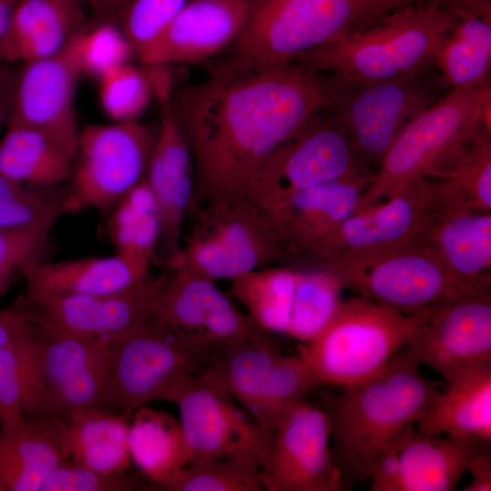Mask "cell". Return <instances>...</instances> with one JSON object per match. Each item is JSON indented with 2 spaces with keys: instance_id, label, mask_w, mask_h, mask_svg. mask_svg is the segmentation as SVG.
<instances>
[{
  "instance_id": "obj_1",
  "label": "cell",
  "mask_w": 491,
  "mask_h": 491,
  "mask_svg": "<svg viewBox=\"0 0 491 491\" xmlns=\"http://www.w3.org/2000/svg\"><path fill=\"white\" fill-rule=\"evenodd\" d=\"M338 87L331 75L298 63L230 60L205 81L173 89L171 104L201 184L234 195L249 192L275 151L330 108Z\"/></svg>"
},
{
  "instance_id": "obj_2",
  "label": "cell",
  "mask_w": 491,
  "mask_h": 491,
  "mask_svg": "<svg viewBox=\"0 0 491 491\" xmlns=\"http://www.w3.org/2000/svg\"><path fill=\"white\" fill-rule=\"evenodd\" d=\"M405 348L374 377L322 396L332 429V448L346 487L369 478L379 452L414 425L441 391Z\"/></svg>"
},
{
  "instance_id": "obj_3",
  "label": "cell",
  "mask_w": 491,
  "mask_h": 491,
  "mask_svg": "<svg viewBox=\"0 0 491 491\" xmlns=\"http://www.w3.org/2000/svg\"><path fill=\"white\" fill-rule=\"evenodd\" d=\"M456 19L454 10L442 0L408 5L355 26L295 63L327 74L339 85L371 83L412 73L433 65Z\"/></svg>"
},
{
  "instance_id": "obj_4",
  "label": "cell",
  "mask_w": 491,
  "mask_h": 491,
  "mask_svg": "<svg viewBox=\"0 0 491 491\" xmlns=\"http://www.w3.org/2000/svg\"><path fill=\"white\" fill-rule=\"evenodd\" d=\"M490 116V80L449 89L399 133L374 172L357 210L414 181L453 175L478 127L491 129Z\"/></svg>"
},
{
  "instance_id": "obj_5",
  "label": "cell",
  "mask_w": 491,
  "mask_h": 491,
  "mask_svg": "<svg viewBox=\"0 0 491 491\" xmlns=\"http://www.w3.org/2000/svg\"><path fill=\"white\" fill-rule=\"evenodd\" d=\"M424 309L406 315L362 296L342 300L326 327L298 346L318 386L341 388L382 372L416 334Z\"/></svg>"
},
{
  "instance_id": "obj_6",
  "label": "cell",
  "mask_w": 491,
  "mask_h": 491,
  "mask_svg": "<svg viewBox=\"0 0 491 491\" xmlns=\"http://www.w3.org/2000/svg\"><path fill=\"white\" fill-rule=\"evenodd\" d=\"M105 338L116 408L129 416L151 401H165L177 383L205 370L216 344L186 336L152 313Z\"/></svg>"
},
{
  "instance_id": "obj_7",
  "label": "cell",
  "mask_w": 491,
  "mask_h": 491,
  "mask_svg": "<svg viewBox=\"0 0 491 491\" xmlns=\"http://www.w3.org/2000/svg\"><path fill=\"white\" fill-rule=\"evenodd\" d=\"M91 410L118 413L105 336L56 337L37 328L25 417L47 424Z\"/></svg>"
},
{
  "instance_id": "obj_8",
  "label": "cell",
  "mask_w": 491,
  "mask_h": 491,
  "mask_svg": "<svg viewBox=\"0 0 491 491\" xmlns=\"http://www.w3.org/2000/svg\"><path fill=\"white\" fill-rule=\"evenodd\" d=\"M365 20L364 0H256L233 42L231 60L257 66L293 63Z\"/></svg>"
},
{
  "instance_id": "obj_9",
  "label": "cell",
  "mask_w": 491,
  "mask_h": 491,
  "mask_svg": "<svg viewBox=\"0 0 491 491\" xmlns=\"http://www.w3.org/2000/svg\"><path fill=\"white\" fill-rule=\"evenodd\" d=\"M446 88L431 65L380 81L339 85L329 109L360 162L377 167L399 133Z\"/></svg>"
},
{
  "instance_id": "obj_10",
  "label": "cell",
  "mask_w": 491,
  "mask_h": 491,
  "mask_svg": "<svg viewBox=\"0 0 491 491\" xmlns=\"http://www.w3.org/2000/svg\"><path fill=\"white\" fill-rule=\"evenodd\" d=\"M156 133L135 120L88 125L78 133L64 214H109L146 175Z\"/></svg>"
},
{
  "instance_id": "obj_11",
  "label": "cell",
  "mask_w": 491,
  "mask_h": 491,
  "mask_svg": "<svg viewBox=\"0 0 491 491\" xmlns=\"http://www.w3.org/2000/svg\"><path fill=\"white\" fill-rule=\"evenodd\" d=\"M440 211L436 181L422 178L341 223L314 256L320 267L426 243Z\"/></svg>"
},
{
  "instance_id": "obj_12",
  "label": "cell",
  "mask_w": 491,
  "mask_h": 491,
  "mask_svg": "<svg viewBox=\"0 0 491 491\" xmlns=\"http://www.w3.org/2000/svg\"><path fill=\"white\" fill-rule=\"evenodd\" d=\"M165 401L178 410L193 460L237 456L261 466L268 438L232 397L215 370L206 368L185 377Z\"/></svg>"
},
{
  "instance_id": "obj_13",
  "label": "cell",
  "mask_w": 491,
  "mask_h": 491,
  "mask_svg": "<svg viewBox=\"0 0 491 491\" xmlns=\"http://www.w3.org/2000/svg\"><path fill=\"white\" fill-rule=\"evenodd\" d=\"M321 268L334 274L344 288L406 315L464 296L436 249L426 243Z\"/></svg>"
},
{
  "instance_id": "obj_14",
  "label": "cell",
  "mask_w": 491,
  "mask_h": 491,
  "mask_svg": "<svg viewBox=\"0 0 491 491\" xmlns=\"http://www.w3.org/2000/svg\"><path fill=\"white\" fill-rule=\"evenodd\" d=\"M259 477L267 491H338L346 487L332 448L330 418L306 399L274 426Z\"/></svg>"
},
{
  "instance_id": "obj_15",
  "label": "cell",
  "mask_w": 491,
  "mask_h": 491,
  "mask_svg": "<svg viewBox=\"0 0 491 491\" xmlns=\"http://www.w3.org/2000/svg\"><path fill=\"white\" fill-rule=\"evenodd\" d=\"M406 349L449 381L491 365L490 289L435 303L424 309L421 325Z\"/></svg>"
},
{
  "instance_id": "obj_16",
  "label": "cell",
  "mask_w": 491,
  "mask_h": 491,
  "mask_svg": "<svg viewBox=\"0 0 491 491\" xmlns=\"http://www.w3.org/2000/svg\"><path fill=\"white\" fill-rule=\"evenodd\" d=\"M371 169L360 162L331 110L311 117L268 158L249 193L301 190ZM372 170V169H371Z\"/></svg>"
},
{
  "instance_id": "obj_17",
  "label": "cell",
  "mask_w": 491,
  "mask_h": 491,
  "mask_svg": "<svg viewBox=\"0 0 491 491\" xmlns=\"http://www.w3.org/2000/svg\"><path fill=\"white\" fill-rule=\"evenodd\" d=\"M88 23L55 54L25 63L11 85L7 125L45 130L76 145L74 98L84 74L82 44Z\"/></svg>"
},
{
  "instance_id": "obj_18",
  "label": "cell",
  "mask_w": 491,
  "mask_h": 491,
  "mask_svg": "<svg viewBox=\"0 0 491 491\" xmlns=\"http://www.w3.org/2000/svg\"><path fill=\"white\" fill-rule=\"evenodd\" d=\"M485 445L426 435L408 425L375 458L368 478L371 490H453L473 455Z\"/></svg>"
},
{
  "instance_id": "obj_19",
  "label": "cell",
  "mask_w": 491,
  "mask_h": 491,
  "mask_svg": "<svg viewBox=\"0 0 491 491\" xmlns=\"http://www.w3.org/2000/svg\"><path fill=\"white\" fill-rule=\"evenodd\" d=\"M152 85L159 105L160 124L145 181L156 201L161 220L156 248L160 246L166 250V261L171 263L179 253L180 225L193 195V156L172 108L170 73H155Z\"/></svg>"
},
{
  "instance_id": "obj_20",
  "label": "cell",
  "mask_w": 491,
  "mask_h": 491,
  "mask_svg": "<svg viewBox=\"0 0 491 491\" xmlns=\"http://www.w3.org/2000/svg\"><path fill=\"white\" fill-rule=\"evenodd\" d=\"M374 171L269 197V225L295 254L313 257L328 236L357 208Z\"/></svg>"
},
{
  "instance_id": "obj_21",
  "label": "cell",
  "mask_w": 491,
  "mask_h": 491,
  "mask_svg": "<svg viewBox=\"0 0 491 491\" xmlns=\"http://www.w3.org/2000/svg\"><path fill=\"white\" fill-rule=\"evenodd\" d=\"M256 0H191L135 55L146 66L196 64L233 44Z\"/></svg>"
},
{
  "instance_id": "obj_22",
  "label": "cell",
  "mask_w": 491,
  "mask_h": 491,
  "mask_svg": "<svg viewBox=\"0 0 491 491\" xmlns=\"http://www.w3.org/2000/svg\"><path fill=\"white\" fill-rule=\"evenodd\" d=\"M164 279L147 276L120 292L51 297L25 307L34 312L35 324L46 336H107L126 329L152 312Z\"/></svg>"
},
{
  "instance_id": "obj_23",
  "label": "cell",
  "mask_w": 491,
  "mask_h": 491,
  "mask_svg": "<svg viewBox=\"0 0 491 491\" xmlns=\"http://www.w3.org/2000/svg\"><path fill=\"white\" fill-rule=\"evenodd\" d=\"M209 224L172 262L182 270L211 280L236 279L260 265L265 256L262 225L252 215L214 214ZM256 215V214H255Z\"/></svg>"
},
{
  "instance_id": "obj_24",
  "label": "cell",
  "mask_w": 491,
  "mask_h": 491,
  "mask_svg": "<svg viewBox=\"0 0 491 491\" xmlns=\"http://www.w3.org/2000/svg\"><path fill=\"white\" fill-rule=\"evenodd\" d=\"M427 244L439 255L461 295L490 289L491 213L440 211Z\"/></svg>"
},
{
  "instance_id": "obj_25",
  "label": "cell",
  "mask_w": 491,
  "mask_h": 491,
  "mask_svg": "<svg viewBox=\"0 0 491 491\" xmlns=\"http://www.w3.org/2000/svg\"><path fill=\"white\" fill-rule=\"evenodd\" d=\"M416 425L426 435L490 445L491 365L466 371L446 381L445 389H441Z\"/></svg>"
},
{
  "instance_id": "obj_26",
  "label": "cell",
  "mask_w": 491,
  "mask_h": 491,
  "mask_svg": "<svg viewBox=\"0 0 491 491\" xmlns=\"http://www.w3.org/2000/svg\"><path fill=\"white\" fill-rule=\"evenodd\" d=\"M88 22L83 0H19L1 60L26 63L52 55Z\"/></svg>"
},
{
  "instance_id": "obj_27",
  "label": "cell",
  "mask_w": 491,
  "mask_h": 491,
  "mask_svg": "<svg viewBox=\"0 0 491 491\" xmlns=\"http://www.w3.org/2000/svg\"><path fill=\"white\" fill-rule=\"evenodd\" d=\"M147 276L139 275L116 255L59 262L42 260L29 265L23 272L26 282L23 306L51 297L120 292Z\"/></svg>"
},
{
  "instance_id": "obj_28",
  "label": "cell",
  "mask_w": 491,
  "mask_h": 491,
  "mask_svg": "<svg viewBox=\"0 0 491 491\" xmlns=\"http://www.w3.org/2000/svg\"><path fill=\"white\" fill-rule=\"evenodd\" d=\"M131 416L91 410L67 421L54 420L61 450L71 459L106 474L125 473L132 463L128 448Z\"/></svg>"
},
{
  "instance_id": "obj_29",
  "label": "cell",
  "mask_w": 491,
  "mask_h": 491,
  "mask_svg": "<svg viewBox=\"0 0 491 491\" xmlns=\"http://www.w3.org/2000/svg\"><path fill=\"white\" fill-rule=\"evenodd\" d=\"M275 347L245 341H225L215 345L208 368L215 370L237 404L254 419L269 441V405Z\"/></svg>"
},
{
  "instance_id": "obj_30",
  "label": "cell",
  "mask_w": 491,
  "mask_h": 491,
  "mask_svg": "<svg viewBox=\"0 0 491 491\" xmlns=\"http://www.w3.org/2000/svg\"><path fill=\"white\" fill-rule=\"evenodd\" d=\"M64 460L52 423L0 427V491H41Z\"/></svg>"
},
{
  "instance_id": "obj_31",
  "label": "cell",
  "mask_w": 491,
  "mask_h": 491,
  "mask_svg": "<svg viewBox=\"0 0 491 491\" xmlns=\"http://www.w3.org/2000/svg\"><path fill=\"white\" fill-rule=\"evenodd\" d=\"M76 145L45 130L7 125L0 140V172L31 186L69 181Z\"/></svg>"
},
{
  "instance_id": "obj_32",
  "label": "cell",
  "mask_w": 491,
  "mask_h": 491,
  "mask_svg": "<svg viewBox=\"0 0 491 491\" xmlns=\"http://www.w3.org/2000/svg\"><path fill=\"white\" fill-rule=\"evenodd\" d=\"M128 448L132 462L155 489L193 460L179 420L146 405L131 416Z\"/></svg>"
},
{
  "instance_id": "obj_33",
  "label": "cell",
  "mask_w": 491,
  "mask_h": 491,
  "mask_svg": "<svg viewBox=\"0 0 491 491\" xmlns=\"http://www.w3.org/2000/svg\"><path fill=\"white\" fill-rule=\"evenodd\" d=\"M160 232L156 201L145 178L108 214L106 233L116 256L145 276L155 255Z\"/></svg>"
},
{
  "instance_id": "obj_34",
  "label": "cell",
  "mask_w": 491,
  "mask_h": 491,
  "mask_svg": "<svg viewBox=\"0 0 491 491\" xmlns=\"http://www.w3.org/2000/svg\"><path fill=\"white\" fill-rule=\"evenodd\" d=\"M433 65L448 89L490 80L491 17L458 15L441 42Z\"/></svg>"
},
{
  "instance_id": "obj_35",
  "label": "cell",
  "mask_w": 491,
  "mask_h": 491,
  "mask_svg": "<svg viewBox=\"0 0 491 491\" xmlns=\"http://www.w3.org/2000/svg\"><path fill=\"white\" fill-rule=\"evenodd\" d=\"M298 271L250 272L233 280V291L264 331L287 334Z\"/></svg>"
},
{
  "instance_id": "obj_36",
  "label": "cell",
  "mask_w": 491,
  "mask_h": 491,
  "mask_svg": "<svg viewBox=\"0 0 491 491\" xmlns=\"http://www.w3.org/2000/svg\"><path fill=\"white\" fill-rule=\"evenodd\" d=\"M491 130H476L467 155L455 174L436 181L442 211L491 213Z\"/></svg>"
},
{
  "instance_id": "obj_37",
  "label": "cell",
  "mask_w": 491,
  "mask_h": 491,
  "mask_svg": "<svg viewBox=\"0 0 491 491\" xmlns=\"http://www.w3.org/2000/svg\"><path fill=\"white\" fill-rule=\"evenodd\" d=\"M343 288L339 279L326 269L298 272L286 335L301 343L317 336L336 314Z\"/></svg>"
},
{
  "instance_id": "obj_38",
  "label": "cell",
  "mask_w": 491,
  "mask_h": 491,
  "mask_svg": "<svg viewBox=\"0 0 491 491\" xmlns=\"http://www.w3.org/2000/svg\"><path fill=\"white\" fill-rule=\"evenodd\" d=\"M260 465L246 457L195 459L158 490L263 491Z\"/></svg>"
},
{
  "instance_id": "obj_39",
  "label": "cell",
  "mask_w": 491,
  "mask_h": 491,
  "mask_svg": "<svg viewBox=\"0 0 491 491\" xmlns=\"http://www.w3.org/2000/svg\"><path fill=\"white\" fill-rule=\"evenodd\" d=\"M65 192L23 184L0 172V229L51 230L64 214Z\"/></svg>"
},
{
  "instance_id": "obj_40",
  "label": "cell",
  "mask_w": 491,
  "mask_h": 491,
  "mask_svg": "<svg viewBox=\"0 0 491 491\" xmlns=\"http://www.w3.org/2000/svg\"><path fill=\"white\" fill-rule=\"evenodd\" d=\"M35 326L0 348V427H10L25 419L34 365Z\"/></svg>"
},
{
  "instance_id": "obj_41",
  "label": "cell",
  "mask_w": 491,
  "mask_h": 491,
  "mask_svg": "<svg viewBox=\"0 0 491 491\" xmlns=\"http://www.w3.org/2000/svg\"><path fill=\"white\" fill-rule=\"evenodd\" d=\"M100 101L115 122L135 120L154 97L148 70L125 63L98 76Z\"/></svg>"
},
{
  "instance_id": "obj_42",
  "label": "cell",
  "mask_w": 491,
  "mask_h": 491,
  "mask_svg": "<svg viewBox=\"0 0 491 491\" xmlns=\"http://www.w3.org/2000/svg\"><path fill=\"white\" fill-rule=\"evenodd\" d=\"M188 0H129L115 23L134 55L154 40L179 14Z\"/></svg>"
},
{
  "instance_id": "obj_43",
  "label": "cell",
  "mask_w": 491,
  "mask_h": 491,
  "mask_svg": "<svg viewBox=\"0 0 491 491\" xmlns=\"http://www.w3.org/2000/svg\"><path fill=\"white\" fill-rule=\"evenodd\" d=\"M50 230L0 229V296L29 265L45 259Z\"/></svg>"
},
{
  "instance_id": "obj_44",
  "label": "cell",
  "mask_w": 491,
  "mask_h": 491,
  "mask_svg": "<svg viewBox=\"0 0 491 491\" xmlns=\"http://www.w3.org/2000/svg\"><path fill=\"white\" fill-rule=\"evenodd\" d=\"M133 49L119 26L109 21L88 23L83 36V72L98 76L105 70L128 63Z\"/></svg>"
},
{
  "instance_id": "obj_45",
  "label": "cell",
  "mask_w": 491,
  "mask_h": 491,
  "mask_svg": "<svg viewBox=\"0 0 491 491\" xmlns=\"http://www.w3.org/2000/svg\"><path fill=\"white\" fill-rule=\"evenodd\" d=\"M138 481L127 472L106 474L64 460L43 485L41 491H130Z\"/></svg>"
},
{
  "instance_id": "obj_46",
  "label": "cell",
  "mask_w": 491,
  "mask_h": 491,
  "mask_svg": "<svg viewBox=\"0 0 491 491\" xmlns=\"http://www.w3.org/2000/svg\"><path fill=\"white\" fill-rule=\"evenodd\" d=\"M34 312L25 306L0 310V348L35 326Z\"/></svg>"
},
{
  "instance_id": "obj_47",
  "label": "cell",
  "mask_w": 491,
  "mask_h": 491,
  "mask_svg": "<svg viewBox=\"0 0 491 491\" xmlns=\"http://www.w3.org/2000/svg\"><path fill=\"white\" fill-rule=\"evenodd\" d=\"M490 445L482 446L471 457L466 473L470 481L463 488L464 491H490L491 490V452Z\"/></svg>"
},
{
  "instance_id": "obj_48",
  "label": "cell",
  "mask_w": 491,
  "mask_h": 491,
  "mask_svg": "<svg viewBox=\"0 0 491 491\" xmlns=\"http://www.w3.org/2000/svg\"><path fill=\"white\" fill-rule=\"evenodd\" d=\"M426 1L432 0H364L366 5V20L363 24L403 6Z\"/></svg>"
},
{
  "instance_id": "obj_49",
  "label": "cell",
  "mask_w": 491,
  "mask_h": 491,
  "mask_svg": "<svg viewBox=\"0 0 491 491\" xmlns=\"http://www.w3.org/2000/svg\"><path fill=\"white\" fill-rule=\"evenodd\" d=\"M93 13L94 21L114 22L129 0H85Z\"/></svg>"
},
{
  "instance_id": "obj_50",
  "label": "cell",
  "mask_w": 491,
  "mask_h": 491,
  "mask_svg": "<svg viewBox=\"0 0 491 491\" xmlns=\"http://www.w3.org/2000/svg\"><path fill=\"white\" fill-rule=\"evenodd\" d=\"M456 14L491 17V0H443Z\"/></svg>"
},
{
  "instance_id": "obj_51",
  "label": "cell",
  "mask_w": 491,
  "mask_h": 491,
  "mask_svg": "<svg viewBox=\"0 0 491 491\" xmlns=\"http://www.w3.org/2000/svg\"><path fill=\"white\" fill-rule=\"evenodd\" d=\"M19 0H0V50L3 42L9 31L15 9ZM3 61L0 56V67Z\"/></svg>"
},
{
  "instance_id": "obj_52",
  "label": "cell",
  "mask_w": 491,
  "mask_h": 491,
  "mask_svg": "<svg viewBox=\"0 0 491 491\" xmlns=\"http://www.w3.org/2000/svg\"><path fill=\"white\" fill-rule=\"evenodd\" d=\"M0 68V128L6 120L11 85L5 72Z\"/></svg>"
}]
</instances>
